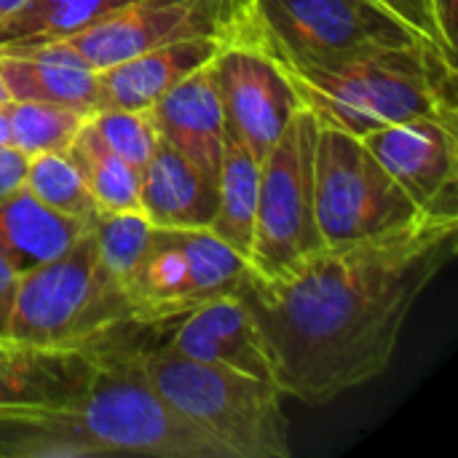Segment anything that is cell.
I'll use <instances>...</instances> for the list:
<instances>
[{
  "instance_id": "1",
  "label": "cell",
  "mask_w": 458,
  "mask_h": 458,
  "mask_svg": "<svg viewBox=\"0 0 458 458\" xmlns=\"http://www.w3.org/2000/svg\"><path fill=\"white\" fill-rule=\"evenodd\" d=\"M458 217L424 215L411 225L352 244L322 247L276 279L244 274L282 394L325 405L378 378L403 327L456 255Z\"/></svg>"
},
{
  "instance_id": "2",
  "label": "cell",
  "mask_w": 458,
  "mask_h": 458,
  "mask_svg": "<svg viewBox=\"0 0 458 458\" xmlns=\"http://www.w3.org/2000/svg\"><path fill=\"white\" fill-rule=\"evenodd\" d=\"M279 64L319 123L357 137L424 115L458 123L456 59L429 40Z\"/></svg>"
},
{
  "instance_id": "3",
  "label": "cell",
  "mask_w": 458,
  "mask_h": 458,
  "mask_svg": "<svg viewBox=\"0 0 458 458\" xmlns=\"http://www.w3.org/2000/svg\"><path fill=\"white\" fill-rule=\"evenodd\" d=\"M150 327L123 322L89 344V384L75 408L102 454L158 458H225L150 384L142 346Z\"/></svg>"
},
{
  "instance_id": "4",
  "label": "cell",
  "mask_w": 458,
  "mask_h": 458,
  "mask_svg": "<svg viewBox=\"0 0 458 458\" xmlns=\"http://www.w3.org/2000/svg\"><path fill=\"white\" fill-rule=\"evenodd\" d=\"M142 365L156 392L225 458L290 456L284 394L274 381L182 357L158 346L153 333Z\"/></svg>"
},
{
  "instance_id": "5",
  "label": "cell",
  "mask_w": 458,
  "mask_h": 458,
  "mask_svg": "<svg viewBox=\"0 0 458 458\" xmlns=\"http://www.w3.org/2000/svg\"><path fill=\"white\" fill-rule=\"evenodd\" d=\"M131 322L123 290L102 268L86 231L59 258L19 276L5 335L56 349H86Z\"/></svg>"
},
{
  "instance_id": "6",
  "label": "cell",
  "mask_w": 458,
  "mask_h": 458,
  "mask_svg": "<svg viewBox=\"0 0 458 458\" xmlns=\"http://www.w3.org/2000/svg\"><path fill=\"white\" fill-rule=\"evenodd\" d=\"M319 121L298 107L260 161L258 215L247 258L250 274L276 279L317 255L325 242L314 212V148Z\"/></svg>"
},
{
  "instance_id": "7",
  "label": "cell",
  "mask_w": 458,
  "mask_h": 458,
  "mask_svg": "<svg viewBox=\"0 0 458 458\" xmlns=\"http://www.w3.org/2000/svg\"><path fill=\"white\" fill-rule=\"evenodd\" d=\"M314 212L325 247L376 239L424 217L357 134L327 123L317 129Z\"/></svg>"
},
{
  "instance_id": "8",
  "label": "cell",
  "mask_w": 458,
  "mask_h": 458,
  "mask_svg": "<svg viewBox=\"0 0 458 458\" xmlns=\"http://www.w3.org/2000/svg\"><path fill=\"white\" fill-rule=\"evenodd\" d=\"M233 32L255 40L276 62H330L424 40L373 0H250Z\"/></svg>"
},
{
  "instance_id": "9",
  "label": "cell",
  "mask_w": 458,
  "mask_h": 458,
  "mask_svg": "<svg viewBox=\"0 0 458 458\" xmlns=\"http://www.w3.org/2000/svg\"><path fill=\"white\" fill-rule=\"evenodd\" d=\"M247 5L250 0H134L59 40L91 70H105L121 59L185 38L209 35L225 40L247 13Z\"/></svg>"
},
{
  "instance_id": "10",
  "label": "cell",
  "mask_w": 458,
  "mask_h": 458,
  "mask_svg": "<svg viewBox=\"0 0 458 458\" xmlns=\"http://www.w3.org/2000/svg\"><path fill=\"white\" fill-rule=\"evenodd\" d=\"M225 115V134L258 161L274 148L301 105L282 64L255 40L233 32L212 59Z\"/></svg>"
},
{
  "instance_id": "11",
  "label": "cell",
  "mask_w": 458,
  "mask_h": 458,
  "mask_svg": "<svg viewBox=\"0 0 458 458\" xmlns=\"http://www.w3.org/2000/svg\"><path fill=\"white\" fill-rule=\"evenodd\" d=\"M421 215L458 217V123L411 118L360 137Z\"/></svg>"
},
{
  "instance_id": "12",
  "label": "cell",
  "mask_w": 458,
  "mask_h": 458,
  "mask_svg": "<svg viewBox=\"0 0 458 458\" xmlns=\"http://www.w3.org/2000/svg\"><path fill=\"white\" fill-rule=\"evenodd\" d=\"M150 333L158 346L182 357L274 381L266 335L239 293L207 298L185 314L150 327Z\"/></svg>"
},
{
  "instance_id": "13",
  "label": "cell",
  "mask_w": 458,
  "mask_h": 458,
  "mask_svg": "<svg viewBox=\"0 0 458 458\" xmlns=\"http://www.w3.org/2000/svg\"><path fill=\"white\" fill-rule=\"evenodd\" d=\"M89 384L83 349L0 335V408H78Z\"/></svg>"
},
{
  "instance_id": "14",
  "label": "cell",
  "mask_w": 458,
  "mask_h": 458,
  "mask_svg": "<svg viewBox=\"0 0 458 458\" xmlns=\"http://www.w3.org/2000/svg\"><path fill=\"white\" fill-rule=\"evenodd\" d=\"M220 46V38L199 35L97 70V107L150 110L182 78L207 67L217 56Z\"/></svg>"
},
{
  "instance_id": "15",
  "label": "cell",
  "mask_w": 458,
  "mask_h": 458,
  "mask_svg": "<svg viewBox=\"0 0 458 458\" xmlns=\"http://www.w3.org/2000/svg\"><path fill=\"white\" fill-rule=\"evenodd\" d=\"M148 113L164 145L217 177L225 148V115L212 62L182 78Z\"/></svg>"
},
{
  "instance_id": "16",
  "label": "cell",
  "mask_w": 458,
  "mask_h": 458,
  "mask_svg": "<svg viewBox=\"0 0 458 458\" xmlns=\"http://www.w3.org/2000/svg\"><path fill=\"white\" fill-rule=\"evenodd\" d=\"M217 209V177L169 145L140 169V212L156 228H209Z\"/></svg>"
},
{
  "instance_id": "17",
  "label": "cell",
  "mask_w": 458,
  "mask_h": 458,
  "mask_svg": "<svg viewBox=\"0 0 458 458\" xmlns=\"http://www.w3.org/2000/svg\"><path fill=\"white\" fill-rule=\"evenodd\" d=\"M134 325L156 327L199 306L180 228H150L148 247L123 284Z\"/></svg>"
},
{
  "instance_id": "18",
  "label": "cell",
  "mask_w": 458,
  "mask_h": 458,
  "mask_svg": "<svg viewBox=\"0 0 458 458\" xmlns=\"http://www.w3.org/2000/svg\"><path fill=\"white\" fill-rule=\"evenodd\" d=\"M0 72L11 99L97 110V70H91L62 40L3 46Z\"/></svg>"
},
{
  "instance_id": "19",
  "label": "cell",
  "mask_w": 458,
  "mask_h": 458,
  "mask_svg": "<svg viewBox=\"0 0 458 458\" xmlns=\"http://www.w3.org/2000/svg\"><path fill=\"white\" fill-rule=\"evenodd\" d=\"M89 223L64 217L27 188L0 196V258L21 276L70 250Z\"/></svg>"
},
{
  "instance_id": "20",
  "label": "cell",
  "mask_w": 458,
  "mask_h": 458,
  "mask_svg": "<svg viewBox=\"0 0 458 458\" xmlns=\"http://www.w3.org/2000/svg\"><path fill=\"white\" fill-rule=\"evenodd\" d=\"M105 456L72 408H0V458Z\"/></svg>"
},
{
  "instance_id": "21",
  "label": "cell",
  "mask_w": 458,
  "mask_h": 458,
  "mask_svg": "<svg viewBox=\"0 0 458 458\" xmlns=\"http://www.w3.org/2000/svg\"><path fill=\"white\" fill-rule=\"evenodd\" d=\"M260 161L225 134L223 161L217 172V209L209 231L233 247L244 260L250 258L255 215H258Z\"/></svg>"
},
{
  "instance_id": "22",
  "label": "cell",
  "mask_w": 458,
  "mask_h": 458,
  "mask_svg": "<svg viewBox=\"0 0 458 458\" xmlns=\"http://www.w3.org/2000/svg\"><path fill=\"white\" fill-rule=\"evenodd\" d=\"M129 3L134 0H30L0 24V48L75 35Z\"/></svg>"
},
{
  "instance_id": "23",
  "label": "cell",
  "mask_w": 458,
  "mask_h": 458,
  "mask_svg": "<svg viewBox=\"0 0 458 458\" xmlns=\"http://www.w3.org/2000/svg\"><path fill=\"white\" fill-rule=\"evenodd\" d=\"M67 153L78 164L99 212L140 209V169L110 150L89 121L67 145Z\"/></svg>"
},
{
  "instance_id": "24",
  "label": "cell",
  "mask_w": 458,
  "mask_h": 458,
  "mask_svg": "<svg viewBox=\"0 0 458 458\" xmlns=\"http://www.w3.org/2000/svg\"><path fill=\"white\" fill-rule=\"evenodd\" d=\"M21 188H27L38 201L51 207L54 212L64 217H75L83 223H91V217L99 212L97 201L72 161V156L64 150H46L27 158Z\"/></svg>"
},
{
  "instance_id": "25",
  "label": "cell",
  "mask_w": 458,
  "mask_h": 458,
  "mask_svg": "<svg viewBox=\"0 0 458 458\" xmlns=\"http://www.w3.org/2000/svg\"><path fill=\"white\" fill-rule=\"evenodd\" d=\"M91 110L54 102H21L8 105V145L27 158L46 150H64L75 134L86 126Z\"/></svg>"
},
{
  "instance_id": "26",
  "label": "cell",
  "mask_w": 458,
  "mask_h": 458,
  "mask_svg": "<svg viewBox=\"0 0 458 458\" xmlns=\"http://www.w3.org/2000/svg\"><path fill=\"white\" fill-rule=\"evenodd\" d=\"M150 228V220L140 209L97 212L89 223L97 258L121 290L148 247Z\"/></svg>"
},
{
  "instance_id": "27",
  "label": "cell",
  "mask_w": 458,
  "mask_h": 458,
  "mask_svg": "<svg viewBox=\"0 0 458 458\" xmlns=\"http://www.w3.org/2000/svg\"><path fill=\"white\" fill-rule=\"evenodd\" d=\"M89 123L110 150H115L123 161H129L137 169H142L145 161L161 145V137L148 110L97 107L89 115Z\"/></svg>"
},
{
  "instance_id": "28",
  "label": "cell",
  "mask_w": 458,
  "mask_h": 458,
  "mask_svg": "<svg viewBox=\"0 0 458 458\" xmlns=\"http://www.w3.org/2000/svg\"><path fill=\"white\" fill-rule=\"evenodd\" d=\"M381 8H386L392 16H397L405 27H411L416 35H421L424 40L435 43L437 48H443L448 56L456 59V43L445 35L435 0H373Z\"/></svg>"
},
{
  "instance_id": "29",
  "label": "cell",
  "mask_w": 458,
  "mask_h": 458,
  "mask_svg": "<svg viewBox=\"0 0 458 458\" xmlns=\"http://www.w3.org/2000/svg\"><path fill=\"white\" fill-rule=\"evenodd\" d=\"M24 169H27V156L11 145H0V196L21 188Z\"/></svg>"
},
{
  "instance_id": "30",
  "label": "cell",
  "mask_w": 458,
  "mask_h": 458,
  "mask_svg": "<svg viewBox=\"0 0 458 458\" xmlns=\"http://www.w3.org/2000/svg\"><path fill=\"white\" fill-rule=\"evenodd\" d=\"M16 284H19V274L0 258V335H5V327H8Z\"/></svg>"
},
{
  "instance_id": "31",
  "label": "cell",
  "mask_w": 458,
  "mask_h": 458,
  "mask_svg": "<svg viewBox=\"0 0 458 458\" xmlns=\"http://www.w3.org/2000/svg\"><path fill=\"white\" fill-rule=\"evenodd\" d=\"M440 24L445 30V35L456 43V13H458V0H435Z\"/></svg>"
},
{
  "instance_id": "32",
  "label": "cell",
  "mask_w": 458,
  "mask_h": 458,
  "mask_svg": "<svg viewBox=\"0 0 458 458\" xmlns=\"http://www.w3.org/2000/svg\"><path fill=\"white\" fill-rule=\"evenodd\" d=\"M27 3H30V0H0V24H3L8 16H13L16 11H21Z\"/></svg>"
},
{
  "instance_id": "33",
  "label": "cell",
  "mask_w": 458,
  "mask_h": 458,
  "mask_svg": "<svg viewBox=\"0 0 458 458\" xmlns=\"http://www.w3.org/2000/svg\"><path fill=\"white\" fill-rule=\"evenodd\" d=\"M8 105L0 107V145H8Z\"/></svg>"
},
{
  "instance_id": "34",
  "label": "cell",
  "mask_w": 458,
  "mask_h": 458,
  "mask_svg": "<svg viewBox=\"0 0 458 458\" xmlns=\"http://www.w3.org/2000/svg\"><path fill=\"white\" fill-rule=\"evenodd\" d=\"M8 102H13V99H11V91H8V86H5V81H3V72H0V107L8 105Z\"/></svg>"
}]
</instances>
